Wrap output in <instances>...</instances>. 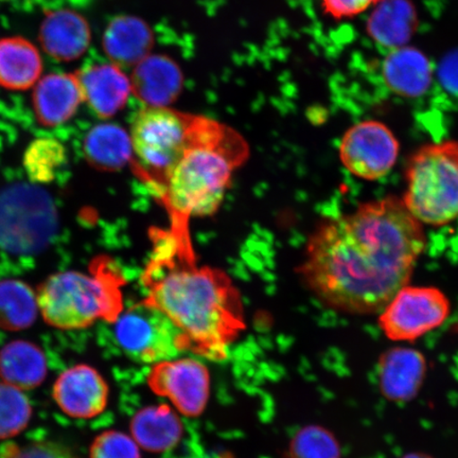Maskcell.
Here are the masks:
<instances>
[{"mask_svg": "<svg viewBox=\"0 0 458 458\" xmlns=\"http://www.w3.org/2000/svg\"><path fill=\"white\" fill-rule=\"evenodd\" d=\"M59 225L49 193L26 182L0 191V249L13 255L41 253Z\"/></svg>", "mask_w": 458, "mask_h": 458, "instance_id": "52a82bcc", "label": "cell"}, {"mask_svg": "<svg viewBox=\"0 0 458 458\" xmlns=\"http://www.w3.org/2000/svg\"><path fill=\"white\" fill-rule=\"evenodd\" d=\"M456 331L458 332V322H457V325H456Z\"/></svg>", "mask_w": 458, "mask_h": 458, "instance_id": "e575fe53", "label": "cell"}, {"mask_svg": "<svg viewBox=\"0 0 458 458\" xmlns=\"http://www.w3.org/2000/svg\"><path fill=\"white\" fill-rule=\"evenodd\" d=\"M4 2H14V0H4Z\"/></svg>", "mask_w": 458, "mask_h": 458, "instance_id": "836d02e7", "label": "cell"}, {"mask_svg": "<svg viewBox=\"0 0 458 458\" xmlns=\"http://www.w3.org/2000/svg\"><path fill=\"white\" fill-rule=\"evenodd\" d=\"M194 114L147 106L131 123L133 169L158 198L191 140Z\"/></svg>", "mask_w": 458, "mask_h": 458, "instance_id": "8992f818", "label": "cell"}, {"mask_svg": "<svg viewBox=\"0 0 458 458\" xmlns=\"http://www.w3.org/2000/svg\"><path fill=\"white\" fill-rule=\"evenodd\" d=\"M426 248L421 223L403 199L387 196L320 223L299 273L332 310L377 314L409 284Z\"/></svg>", "mask_w": 458, "mask_h": 458, "instance_id": "6da1fadb", "label": "cell"}, {"mask_svg": "<svg viewBox=\"0 0 458 458\" xmlns=\"http://www.w3.org/2000/svg\"><path fill=\"white\" fill-rule=\"evenodd\" d=\"M84 101L77 74H48L33 93L34 113L44 127L55 128L70 120Z\"/></svg>", "mask_w": 458, "mask_h": 458, "instance_id": "5bb4252c", "label": "cell"}, {"mask_svg": "<svg viewBox=\"0 0 458 458\" xmlns=\"http://www.w3.org/2000/svg\"><path fill=\"white\" fill-rule=\"evenodd\" d=\"M292 458H340V448L334 437L325 428H303L291 445Z\"/></svg>", "mask_w": 458, "mask_h": 458, "instance_id": "83f0119b", "label": "cell"}, {"mask_svg": "<svg viewBox=\"0 0 458 458\" xmlns=\"http://www.w3.org/2000/svg\"><path fill=\"white\" fill-rule=\"evenodd\" d=\"M405 208L421 225L445 226L458 219V141L427 143L405 169Z\"/></svg>", "mask_w": 458, "mask_h": 458, "instance_id": "5b68a950", "label": "cell"}, {"mask_svg": "<svg viewBox=\"0 0 458 458\" xmlns=\"http://www.w3.org/2000/svg\"><path fill=\"white\" fill-rule=\"evenodd\" d=\"M153 250L142 274L145 301L157 307L186 336L189 352L223 360L245 329L242 297L225 272L199 267L189 225L170 223L151 231Z\"/></svg>", "mask_w": 458, "mask_h": 458, "instance_id": "7a4b0ae2", "label": "cell"}, {"mask_svg": "<svg viewBox=\"0 0 458 458\" xmlns=\"http://www.w3.org/2000/svg\"><path fill=\"white\" fill-rule=\"evenodd\" d=\"M39 41L55 60L72 62L82 56L90 44V28L82 15L72 10H57L46 15Z\"/></svg>", "mask_w": 458, "mask_h": 458, "instance_id": "2e32d148", "label": "cell"}, {"mask_svg": "<svg viewBox=\"0 0 458 458\" xmlns=\"http://www.w3.org/2000/svg\"><path fill=\"white\" fill-rule=\"evenodd\" d=\"M154 394L167 398L180 414L198 417L208 406L209 370L194 358H174L154 364L148 376Z\"/></svg>", "mask_w": 458, "mask_h": 458, "instance_id": "8fae6325", "label": "cell"}, {"mask_svg": "<svg viewBox=\"0 0 458 458\" xmlns=\"http://www.w3.org/2000/svg\"><path fill=\"white\" fill-rule=\"evenodd\" d=\"M124 284L110 258L98 257L89 275L64 272L46 280L38 291V309L59 329H82L98 319L114 323L123 311Z\"/></svg>", "mask_w": 458, "mask_h": 458, "instance_id": "277c9868", "label": "cell"}, {"mask_svg": "<svg viewBox=\"0 0 458 458\" xmlns=\"http://www.w3.org/2000/svg\"><path fill=\"white\" fill-rule=\"evenodd\" d=\"M403 458H431V457H428V456L423 455V454H410V455H406L405 457H403Z\"/></svg>", "mask_w": 458, "mask_h": 458, "instance_id": "d6a6232c", "label": "cell"}, {"mask_svg": "<svg viewBox=\"0 0 458 458\" xmlns=\"http://www.w3.org/2000/svg\"><path fill=\"white\" fill-rule=\"evenodd\" d=\"M133 146L128 131L117 124L97 125L84 140V156L91 167L117 171L133 162Z\"/></svg>", "mask_w": 458, "mask_h": 458, "instance_id": "cb8c5ba5", "label": "cell"}, {"mask_svg": "<svg viewBox=\"0 0 458 458\" xmlns=\"http://www.w3.org/2000/svg\"><path fill=\"white\" fill-rule=\"evenodd\" d=\"M400 152L396 135L386 124L377 120H364L352 125L340 143V159L354 176L375 182L393 170Z\"/></svg>", "mask_w": 458, "mask_h": 458, "instance_id": "30bf717a", "label": "cell"}, {"mask_svg": "<svg viewBox=\"0 0 458 458\" xmlns=\"http://www.w3.org/2000/svg\"><path fill=\"white\" fill-rule=\"evenodd\" d=\"M182 434L180 417L167 404L148 406L131 421V437L141 449L154 454L174 448Z\"/></svg>", "mask_w": 458, "mask_h": 458, "instance_id": "44dd1931", "label": "cell"}, {"mask_svg": "<svg viewBox=\"0 0 458 458\" xmlns=\"http://www.w3.org/2000/svg\"><path fill=\"white\" fill-rule=\"evenodd\" d=\"M78 78L84 101L103 119L111 118L123 110L131 91V80L114 64L90 66Z\"/></svg>", "mask_w": 458, "mask_h": 458, "instance_id": "9a60e30c", "label": "cell"}, {"mask_svg": "<svg viewBox=\"0 0 458 458\" xmlns=\"http://www.w3.org/2000/svg\"><path fill=\"white\" fill-rule=\"evenodd\" d=\"M9 458H80L66 445L55 442H37L16 449Z\"/></svg>", "mask_w": 458, "mask_h": 458, "instance_id": "f546056e", "label": "cell"}, {"mask_svg": "<svg viewBox=\"0 0 458 458\" xmlns=\"http://www.w3.org/2000/svg\"><path fill=\"white\" fill-rule=\"evenodd\" d=\"M66 150L54 139H38L27 148L24 165L31 182L47 184L55 179L57 170L66 162Z\"/></svg>", "mask_w": 458, "mask_h": 458, "instance_id": "484cf974", "label": "cell"}, {"mask_svg": "<svg viewBox=\"0 0 458 458\" xmlns=\"http://www.w3.org/2000/svg\"><path fill=\"white\" fill-rule=\"evenodd\" d=\"M379 0H322L325 13L332 19L342 21L352 19L365 13Z\"/></svg>", "mask_w": 458, "mask_h": 458, "instance_id": "4dcf8cb0", "label": "cell"}, {"mask_svg": "<svg viewBox=\"0 0 458 458\" xmlns=\"http://www.w3.org/2000/svg\"><path fill=\"white\" fill-rule=\"evenodd\" d=\"M53 396L66 415L90 420L106 409L108 386L98 370L89 365H76L57 377Z\"/></svg>", "mask_w": 458, "mask_h": 458, "instance_id": "7c38bea8", "label": "cell"}, {"mask_svg": "<svg viewBox=\"0 0 458 458\" xmlns=\"http://www.w3.org/2000/svg\"><path fill=\"white\" fill-rule=\"evenodd\" d=\"M451 302L435 286L405 285L379 313L377 324L387 339L415 342L450 317Z\"/></svg>", "mask_w": 458, "mask_h": 458, "instance_id": "9c48e42d", "label": "cell"}, {"mask_svg": "<svg viewBox=\"0 0 458 458\" xmlns=\"http://www.w3.org/2000/svg\"><path fill=\"white\" fill-rule=\"evenodd\" d=\"M113 336L124 356L142 364H157L189 352L186 336L159 309L143 301L120 313Z\"/></svg>", "mask_w": 458, "mask_h": 458, "instance_id": "ba28073f", "label": "cell"}, {"mask_svg": "<svg viewBox=\"0 0 458 458\" xmlns=\"http://www.w3.org/2000/svg\"><path fill=\"white\" fill-rule=\"evenodd\" d=\"M382 76L393 93L404 98H418L431 88L433 68L422 51L404 46L387 55Z\"/></svg>", "mask_w": 458, "mask_h": 458, "instance_id": "ac0fdd59", "label": "cell"}, {"mask_svg": "<svg viewBox=\"0 0 458 458\" xmlns=\"http://www.w3.org/2000/svg\"><path fill=\"white\" fill-rule=\"evenodd\" d=\"M32 417V406L21 389L0 382V439L21 434Z\"/></svg>", "mask_w": 458, "mask_h": 458, "instance_id": "4316f807", "label": "cell"}, {"mask_svg": "<svg viewBox=\"0 0 458 458\" xmlns=\"http://www.w3.org/2000/svg\"><path fill=\"white\" fill-rule=\"evenodd\" d=\"M42 70L38 50L26 38L0 39V86L11 90L30 89Z\"/></svg>", "mask_w": 458, "mask_h": 458, "instance_id": "603a6c76", "label": "cell"}, {"mask_svg": "<svg viewBox=\"0 0 458 458\" xmlns=\"http://www.w3.org/2000/svg\"><path fill=\"white\" fill-rule=\"evenodd\" d=\"M417 27V10L411 0H379L366 22V32L376 44L394 50L404 47Z\"/></svg>", "mask_w": 458, "mask_h": 458, "instance_id": "d6986e66", "label": "cell"}, {"mask_svg": "<svg viewBox=\"0 0 458 458\" xmlns=\"http://www.w3.org/2000/svg\"><path fill=\"white\" fill-rule=\"evenodd\" d=\"M147 22L134 16H118L107 26L103 48L117 66H133L146 59L153 46Z\"/></svg>", "mask_w": 458, "mask_h": 458, "instance_id": "ffe728a7", "label": "cell"}, {"mask_svg": "<svg viewBox=\"0 0 458 458\" xmlns=\"http://www.w3.org/2000/svg\"><path fill=\"white\" fill-rule=\"evenodd\" d=\"M89 458H141L140 446L128 434L107 431L94 440Z\"/></svg>", "mask_w": 458, "mask_h": 458, "instance_id": "f1b7e54d", "label": "cell"}, {"mask_svg": "<svg viewBox=\"0 0 458 458\" xmlns=\"http://www.w3.org/2000/svg\"><path fill=\"white\" fill-rule=\"evenodd\" d=\"M249 154L248 143L236 130L194 114L188 147L158 197L170 222L189 225L192 217L215 214L234 170Z\"/></svg>", "mask_w": 458, "mask_h": 458, "instance_id": "3957f363", "label": "cell"}, {"mask_svg": "<svg viewBox=\"0 0 458 458\" xmlns=\"http://www.w3.org/2000/svg\"><path fill=\"white\" fill-rule=\"evenodd\" d=\"M47 371V360L36 344L13 341L0 351V379L21 391L41 386Z\"/></svg>", "mask_w": 458, "mask_h": 458, "instance_id": "7402d4cb", "label": "cell"}, {"mask_svg": "<svg viewBox=\"0 0 458 458\" xmlns=\"http://www.w3.org/2000/svg\"><path fill=\"white\" fill-rule=\"evenodd\" d=\"M438 79L451 94L458 95V50L446 55L438 66Z\"/></svg>", "mask_w": 458, "mask_h": 458, "instance_id": "1f68e13d", "label": "cell"}, {"mask_svg": "<svg viewBox=\"0 0 458 458\" xmlns=\"http://www.w3.org/2000/svg\"><path fill=\"white\" fill-rule=\"evenodd\" d=\"M131 91L147 106H168L182 88V74L174 61L164 55H148L136 65Z\"/></svg>", "mask_w": 458, "mask_h": 458, "instance_id": "e0dca14e", "label": "cell"}, {"mask_svg": "<svg viewBox=\"0 0 458 458\" xmlns=\"http://www.w3.org/2000/svg\"><path fill=\"white\" fill-rule=\"evenodd\" d=\"M426 372V358L416 349H389L382 354L377 366L383 396L397 403L413 399L421 388Z\"/></svg>", "mask_w": 458, "mask_h": 458, "instance_id": "4fadbf2b", "label": "cell"}, {"mask_svg": "<svg viewBox=\"0 0 458 458\" xmlns=\"http://www.w3.org/2000/svg\"><path fill=\"white\" fill-rule=\"evenodd\" d=\"M38 303L37 295L20 280L0 282V328L25 330L36 322Z\"/></svg>", "mask_w": 458, "mask_h": 458, "instance_id": "d4e9b609", "label": "cell"}]
</instances>
